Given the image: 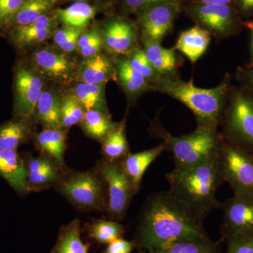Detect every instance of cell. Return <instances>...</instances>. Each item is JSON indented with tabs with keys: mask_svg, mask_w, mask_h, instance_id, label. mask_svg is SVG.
I'll list each match as a JSON object with an SVG mask.
<instances>
[{
	"mask_svg": "<svg viewBox=\"0 0 253 253\" xmlns=\"http://www.w3.org/2000/svg\"><path fill=\"white\" fill-rule=\"evenodd\" d=\"M208 238L204 219L168 191L156 193L146 201L133 242L149 251L179 241Z\"/></svg>",
	"mask_w": 253,
	"mask_h": 253,
	"instance_id": "cell-1",
	"label": "cell"
},
{
	"mask_svg": "<svg viewBox=\"0 0 253 253\" xmlns=\"http://www.w3.org/2000/svg\"><path fill=\"white\" fill-rule=\"evenodd\" d=\"M166 176L169 192L204 220L221 208L217 193L225 181L218 157L189 167L174 168Z\"/></svg>",
	"mask_w": 253,
	"mask_h": 253,
	"instance_id": "cell-2",
	"label": "cell"
},
{
	"mask_svg": "<svg viewBox=\"0 0 253 253\" xmlns=\"http://www.w3.org/2000/svg\"><path fill=\"white\" fill-rule=\"evenodd\" d=\"M229 76L215 87L204 89L185 81L178 74L161 77L151 84V91H158L177 100L189 108L196 118L198 126L217 129L230 90Z\"/></svg>",
	"mask_w": 253,
	"mask_h": 253,
	"instance_id": "cell-3",
	"label": "cell"
},
{
	"mask_svg": "<svg viewBox=\"0 0 253 253\" xmlns=\"http://www.w3.org/2000/svg\"><path fill=\"white\" fill-rule=\"evenodd\" d=\"M151 134L163 140L173 154L174 168H185L218 157L223 138L217 129L197 126L193 132L179 136L168 132L158 118L151 123Z\"/></svg>",
	"mask_w": 253,
	"mask_h": 253,
	"instance_id": "cell-4",
	"label": "cell"
},
{
	"mask_svg": "<svg viewBox=\"0 0 253 253\" xmlns=\"http://www.w3.org/2000/svg\"><path fill=\"white\" fill-rule=\"evenodd\" d=\"M54 187L78 211H106V184L96 167L86 171L67 169Z\"/></svg>",
	"mask_w": 253,
	"mask_h": 253,
	"instance_id": "cell-5",
	"label": "cell"
},
{
	"mask_svg": "<svg viewBox=\"0 0 253 253\" xmlns=\"http://www.w3.org/2000/svg\"><path fill=\"white\" fill-rule=\"evenodd\" d=\"M220 124L225 140L253 154V92L230 88Z\"/></svg>",
	"mask_w": 253,
	"mask_h": 253,
	"instance_id": "cell-6",
	"label": "cell"
},
{
	"mask_svg": "<svg viewBox=\"0 0 253 253\" xmlns=\"http://www.w3.org/2000/svg\"><path fill=\"white\" fill-rule=\"evenodd\" d=\"M218 159L234 195L253 197V154L223 138Z\"/></svg>",
	"mask_w": 253,
	"mask_h": 253,
	"instance_id": "cell-7",
	"label": "cell"
},
{
	"mask_svg": "<svg viewBox=\"0 0 253 253\" xmlns=\"http://www.w3.org/2000/svg\"><path fill=\"white\" fill-rule=\"evenodd\" d=\"M96 168L107 187V211L112 220L121 221L126 216L131 200L136 194L121 162L101 158Z\"/></svg>",
	"mask_w": 253,
	"mask_h": 253,
	"instance_id": "cell-8",
	"label": "cell"
},
{
	"mask_svg": "<svg viewBox=\"0 0 253 253\" xmlns=\"http://www.w3.org/2000/svg\"><path fill=\"white\" fill-rule=\"evenodd\" d=\"M186 9L198 26L209 32L216 39H224L232 36L239 28L237 11L231 5L194 3Z\"/></svg>",
	"mask_w": 253,
	"mask_h": 253,
	"instance_id": "cell-9",
	"label": "cell"
},
{
	"mask_svg": "<svg viewBox=\"0 0 253 253\" xmlns=\"http://www.w3.org/2000/svg\"><path fill=\"white\" fill-rule=\"evenodd\" d=\"M36 71L20 66L15 76L14 113L16 117L31 119L44 89V82Z\"/></svg>",
	"mask_w": 253,
	"mask_h": 253,
	"instance_id": "cell-10",
	"label": "cell"
},
{
	"mask_svg": "<svg viewBox=\"0 0 253 253\" xmlns=\"http://www.w3.org/2000/svg\"><path fill=\"white\" fill-rule=\"evenodd\" d=\"M32 62L37 72L42 77L67 84L76 78L78 66L67 54L49 48L36 50L32 55Z\"/></svg>",
	"mask_w": 253,
	"mask_h": 253,
	"instance_id": "cell-11",
	"label": "cell"
},
{
	"mask_svg": "<svg viewBox=\"0 0 253 253\" xmlns=\"http://www.w3.org/2000/svg\"><path fill=\"white\" fill-rule=\"evenodd\" d=\"M179 5V2L159 3L139 11L142 40L161 42L172 29Z\"/></svg>",
	"mask_w": 253,
	"mask_h": 253,
	"instance_id": "cell-12",
	"label": "cell"
},
{
	"mask_svg": "<svg viewBox=\"0 0 253 253\" xmlns=\"http://www.w3.org/2000/svg\"><path fill=\"white\" fill-rule=\"evenodd\" d=\"M221 234L224 239L253 233V197L234 195L221 204Z\"/></svg>",
	"mask_w": 253,
	"mask_h": 253,
	"instance_id": "cell-13",
	"label": "cell"
},
{
	"mask_svg": "<svg viewBox=\"0 0 253 253\" xmlns=\"http://www.w3.org/2000/svg\"><path fill=\"white\" fill-rule=\"evenodd\" d=\"M102 36L104 47L116 56H127L138 46L137 30L123 18H113L106 23Z\"/></svg>",
	"mask_w": 253,
	"mask_h": 253,
	"instance_id": "cell-14",
	"label": "cell"
},
{
	"mask_svg": "<svg viewBox=\"0 0 253 253\" xmlns=\"http://www.w3.org/2000/svg\"><path fill=\"white\" fill-rule=\"evenodd\" d=\"M25 162L31 192H39L54 186L64 172L55 160L46 155L41 154L38 157L30 158L27 162Z\"/></svg>",
	"mask_w": 253,
	"mask_h": 253,
	"instance_id": "cell-15",
	"label": "cell"
},
{
	"mask_svg": "<svg viewBox=\"0 0 253 253\" xmlns=\"http://www.w3.org/2000/svg\"><path fill=\"white\" fill-rule=\"evenodd\" d=\"M0 176L20 196L31 193L26 162L17 149H0Z\"/></svg>",
	"mask_w": 253,
	"mask_h": 253,
	"instance_id": "cell-16",
	"label": "cell"
},
{
	"mask_svg": "<svg viewBox=\"0 0 253 253\" xmlns=\"http://www.w3.org/2000/svg\"><path fill=\"white\" fill-rule=\"evenodd\" d=\"M76 78L80 83L106 84L117 81L114 61L105 54L84 58L78 66Z\"/></svg>",
	"mask_w": 253,
	"mask_h": 253,
	"instance_id": "cell-17",
	"label": "cell"
},
{
	"mask_svg": "<svg viewBox=\"0 0 253 253\" xmlns=\"http://www.w3.org/2000/svg\"><path fill=\"white\" fill-rule=\"evenodd\" d=\"M114 63L117 81L129 101H135L141 94L151 91V84L131 67L126 56H117Z\"/></svg>",
	"mask_w": 253,
	"mask_h": 253,
	"instance_id": "cell-18",
	"label": "cell"
},
{
	"mask_svg": "<svg viewBox=\"0 0 253 253\" xmlns=\"http://www.w3.org/2000/svg\"><path fill=\"white\" fill-rule=\"evenodd\" d=\"M166 151H167L166 144L162 142L156 147L141 152L130 153L121 161L125 172L131 181L136 194L140 191L141 181L146 169Z\"/></svg>",
	"mask_w": 253,
	"mask_h": 253,
	"instance_id": "cell-19",
	"label": "cell"
},
{
	"mask_svg": "<svg viewBox=\"0 0 253 253\" xmlns=\"http://www.w3.org/2000/svg\"><path fill=\"white\" fill-rule=\"evenodd\" d=\"M54 32V21L46 14L34 22L15 28L11 39L18 47L27 48L47 41Z\"/></svg>",
	"mask_w": 253,
	"mask_h": 253,
	"instance_id": "cell-20",
	"label": "cell"
},
{
	"mask_svg": "<svg viewBox=\"0 0 253 253\" xmlns=\"http://www.w3.org/2000/svg\"><path fill=\"white\" fill-rule=\"evenodd\" d=\"M143 49L152 67L161 77L178 74L180 59L174 48L163 47L161 42L142 40Z\"/></svg>",
	"mask_w": 253,
	"mask_h": 253,
	"instance_id": "cell-21",
	"label": "cell"
},
{
	"mask_svg": "<svg viewBox=\"0 0 253 253\" xmlns=\"http://www.w3.org/2000/svg\"><path fill=\"white\" fill-rule=\"evenodd\" d=\"M66 129L63 128H46L34 134V142L41 154L52 158L66 170L64 154L66 151Z\"/></svg>",
	"mask_w": 253,
	"mask_h": 253,
	"instance_id": "cell-22",
	"label": "cell"
},
{
	"mask_svg": "<svg viewBox=\"0 0 253 253\" xmlns=\"http://www.w3.org/2000/svg\"><path fill=\"white\" fill-rule=\"evenodd\" d=\"M211 37L209 32L196 25L182 32L173 48L180 51L191 63H195L206 52Z\"/></svg>",
	"mask_w": 253,
	"mask_h": 253,
	"instance_id": "cell-23",
	"label": "cell"
},
{
	"mask_svg": "<svg viewBox=\"0 0 253 253\" xmlns=\"http://www.w3.org/2000/svg\"><path fill=\"white\" fill-rule=\"evenodd\" d=\"M62 96L53 89H45L37 104L35 116L46 128H62L61 105Z\"/></svg>",
	"mask_w": 253,
	"mask_h": 253,
	"instance_id": "cell-24",
	"label": "cell"
},
{
	"mask_svg": "<svg viewBox=\"0 0 253 253\" xmlns=\"http://www.w3.org/2000/svg\"><path fill=\"white\" fill-rule=\"evenodd\" d=\"M31 135L30 119L16 117L0 125V149H17Z\"/></svg>",
	"mask_w": 253,
	"mask_h": 253,
	"instance_id": "cell-25",
	"label": "cell"
},
{
	"mask_svg": "<svg viewBox=\"0 0 253 253\" xmlns=\"http://www.w3.org/2000/svg\"><path fill=\"white\" fill-rule=\"evenodd\" d=\"M103 158L111 162H121L130 154L126 136V117L101 141Z\"/></svg>",
	"mask_w": 253,
	"mask_h": 253,
	"instance_id": "cell-26",
	"label": "cell"
},
{
	"mask_svg": "<svg viewBox=\"0 0 253 253\" xmlns=\"http://www.w3.org/2000/svg\"><path fill=\"white\" fill-rule=\"evenodd\" d=\"M106 85V84H89L79 82L71 93L86 111L96 110L111 116L105 97Z\"/></svg>",
	"mask_w": 253,
	"mask_h": 253,
	"instance_id": "cell-27",
	"label": "cell"
},
{
	"mask_svg": "<svg viewBox=\"0 0 253 253\" xmlns=\"http://www.w3.org/2000/svg\"><path fill=\"white\" fill-rule=\"evenodd\" d=\"M51 253H88V246L82 241L79 219L61 227Z\"/></svg>",
	"mask_w": 253,
	"mask_h": 253,
	"instance_id": "cell-28",
	"label": "cell"
},
{
	"mask_svg": "<svg viewBox=\"0 0 253 253\" xmlns=\"http://www.w3.org/2000/svg\"><path fill=\"white\" fill-rule=\"evenodd\" d=\"M80 124L86 135L100 142L117 126V123L112 121L111 116L96 110L86 111Z\"/></svg>",
	"mask_w": 253,
	"mask_h": 253,
	"instance_id": "cell-29",
	"label": "cell"
},
{
	"mask_svg": "<svg viewBox=\"0 0 253 253\" xmlns=\"http://www.w3.org/2000/svg\"><path fill=\"white\" fill-rule=\"evenodd\" d=\"M96 9L84 1H77L56 11V18L66 27L84 29L94 17Z\"/></svg>",
	"mask_w": 253,
	"mask_h": 253,
	"instance_id": "cell-30",
	"label": "cell"
},
{
	"mask_svg": "<svg viewBox=\"0 0 253 253\" xmlns=\"http://www.w3.org/2000/svg\"><path fill=\"white\" fill-rule=\"evenodd\" d=\"M148 253H221L220 244L208 238L179 241Z\"/></svg>",
	"mask_w": 253,
	"mask_h": 253,
	"instance_id": "cell-31",
	"label": "cell"
},
{
	"mask_svg": "<svg viewBox=\"0 0 253 253\" xmlns=\"http://www.w3.org/2000/svg\"><path fill=\"white\" fill-rule=\"evenodd\" d=\"M86 231L89 237L101 244H109L115 240L122 238L125 233L122 224L112 219L93 221L86 226Z\"/></svg>",
	"mask_w": 253,
	"mask_h": 253,
	"instance_id": "cell-32",
	"label": "cell"
},
{
	"mask_svg": "<svg viewBox=\"0 0 253 253\" xmlns=\"http://www.w3.org/2000/svg\"><path fill=\"white\" fill-rule=\"evenodd\" d=\"M55 2V0H27L13 18L11 25L17 28L34 22L46 14Z\"/></svg>",
	"mask_w": 253,
	"mask_h": 253,
	"instance_id": "cell-33",
	"label": "cell"
},
{
	"mask_svg": "<svg viewBox=\"0 0 253 253\" xmlns=\"http://www.w3.org/2000/svg\"><path fill=\"white\" fill-rule=\"evenodd\" d=\"M85 109L71 92L62 96L61 105V127L67 129L80 124L85 114Z\"/></svg>",
	"mask_w": 253,
	"mask_h": 253,
	"instance_id": "cell-34",
	"label": "cell"
},
{
	"mask_svg": "<svg viewBox=\"0 0 253 253\" xmlns=\"http://www.w3.org/2000/svg\"><path fill=\"white\" fill-rule=\"evenodd\" d=\"M103 47L102 31L94 28L86 32L83 31L78 40L76 50L84 59L101 54Z\"/></svg>",
	"mask_w": 253,
	"mask_h": 253,
	"instance_id": "cell-35",
	"label": "cell"
},
{
	"mask_svg": "<svg viewBox=\"0 0 253 253\" xmlns=\"http://www.w3.org/2000/svg\"><path fill=\"white\" fill-rule=\"evenodd\" d=\"M83 31L84 29L64 26L54 31L51 38L60 51L70 54L77 49L78 40Z\"/></svg>",
	"mask_w": 253,
	"mask_h": 253,
	"instance_id": "cell-36",
	"label": "cell"
},
{
	"mask_svg": "<svg viewBox=\"0 0 253 253\" xmlns=\"http://www.w3.org/2000/svg\"><path fill=\"white\" fill-rule=\"evenodd\" d=\"M126 56L129 60L131 67L142 75L151 85L161 78L151 66L143 48L136 46L130 54Z\"/></svg>",
	"mask_w": 253,
	"mask_h": 253,
	"instance_id": "cell-37",
	"label": "cell"
},
{
	"mask_svg": "<svg viewBox=\"0 0 253 253\" xmlns=\"http://www.w3.org/2000/svg\"><path fill=\"white\" fill-rule=\"evenodd\" d=\"M226 241L225 253H253V233L231 236Z\"/></svg>",
	"mask_w": 253,
	"mask_h": 253,
	"instance_id": "cell-38",
	"label": "cell"
},
{
	"mask_svg": "<svg viewBox=\"0 0 253 253\" xmlns=\"http://www.w3.org/2000/svg\"><path fill=\"white\" fill-rule=\"evenodd\" d=\"M27 0H0V26L11 25L13 18Z\"/></svg>",
	"mask_w": 253,
	"mask_h": 253,
	"instance_id": "cell-39",
	"label": "cell"
},
{
	"mask_svg": "<svg viewBox=\"0 0 253 253\" xmlns=\"http://www.w3.org/2000/svg\"><path fill=\"white\" fill-rule=\"evenodd\" d=\"M163 2H179V0H123L126 9L139 12L152 5Z\"/></svg>",
	"mask_w": 253,
	"mask_h": 253,
	"instance_id": "cell-40",
	"label": "cell"
},
{
	"mask_svg": "<svg viewBox=\"0 0 253 253\" xmlns=\"http://www.w3.org/2000/svg\"><path fill=\"white\" fill-rule=\"evenodd\" d=\"M136 247L135 244L131 241L120 238L108 244L107 248L103 253H131Z\"/></svg>",
	"mask_w": 253,
	"mask_h": 253,
	"instance_id": "cell-41",
	"label": "cell"
},
{
	"mask_svg": "<svg viewBox=\"0 0 253 253\" xmlns=\"http://www.w3.org/2000/svg\"><path fill=\"white\" fill-rule=\"evenodd\" d=\"M240 10L244 14H249L253 13V0H236Z\"/></svg>",
	"mask_w": 253,
	"mask_h": 253,
	"instance_id": "cell-42",
	"label": "cell"
},
{
	"mask_svg": "<svg viewBox=\"0 0 253 253\" xmlns=\"http://www.w3.org/2000/svg\"><path fill=\"white\" fill-rule=\"evenodd\" d=\"M243 81L249 91L253 92V69L245 71L242 73Z\"/></svg>",
	"mask_w": 253,
	"mask_h": 253,
	"instance_id": "cell-43",
	"label": "cell"
},
{
	"mask_svg": "<svg viewBox=\"0 0 253 253\" xmlns=\"http://www.w3.org/2000/svg\"><path fill=\"white\" fill-rule=\"evenodd\" d=\"M234 0H196V3L202 4L231 5Z\"/></svg>",
	"mask_w": 253,
	"mask_h": 253,
	"instance_id": "cell-44",
	"label": "cell"
},
{
	"mask_svg": "<svg viewBox=\"0 0 253 253\" xmlns=\"http://www.w3.org/2000/svg\"><path fill=\"white\" fill-rule=\"evenodd\" d=\"M245 25L251 30V33H252V61L249 66L250 68H253V22L246 23Z\"/></svg>",
	"mask_w": 253,
	"mask_h": 253,
	"instance_id": "cell-45",
	"label": "cell"
},
{
	"mask_svg": "<svg viewBox=\"0 0 253 253\" xmlns=\"http://www.w3.org/2000/svg\"><path fill=\"white\" fill-rule=\"evenodd\" d=\"M55 1H59V0H55ZM74 1H84V0H74Z\"/></svg>",
	"mask_w": 253,
	"mask_h": 253,
	"instance_id": "cell-46",
	"label": "cell"
},
{
	"mask_svg": "<svg viewBox=\"0 0 253 253\" xmlns=\"http://www.w3.org/2000/svg\"><path fill=\"white\" fill-rule=\"evenodd\" d=\"M146 253V251H142V250H141V251H139V253Z\"/></svg>",
	"mask_w": 253,
	"mask_h": 253,
	"instance_id": "cell-47",
	"label": "cell"
}]
</instances>
